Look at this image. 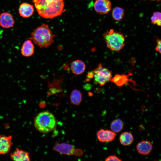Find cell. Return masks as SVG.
Segmentation results:
<instances>
[{"label":"cell","mask_w":161,"mask_h":161,"mask_svg":"<svg viewBox=\"0 0 161 161\" xmlns=\"http://www.w3.org/2000/svg\"><path fill=\"white\" fill-rule=\"evenodd\" d=\"M32 2L38 14L43 18H54L61 15L64 11V0H32Z\"/></svg>","instance_id":"cell-1"},{"label":"cell","mask_w":161,"mask_h":161,"mask_svg":"<svg viewBox=\"0 0 161 161\" xmlns=\"http://www.w3.org/2000/svg\"><path fill=\"white\" fill-rule=\"evenodd\" d=\"M55 36L48 25L43 24L33 31L29 39L40 48H47L54 43Z\"/></svg>","instance_id":"cell-2"},{"label":"cell","mask_w":161,"mask_h":161,"mask_svg":"<svg viewBox=\"0 0 161 161\" xmlns=\"http://www.w3.org/2000/svg\"><path fill=\"white\" fill-rule=\"evenodd\" d=\"M57 121L54 115L47 111L38 113L35 118L34 125L39 132L47 133L52 131L56 127Z\"/></svg>","instance_id":"cell-3"},{"label":"cell","mask_w":161,"mask_h":161,"mask_svg":"<svg viewBox=\"0 0 161 161\" xmlns=\"http://www.w3.org/2000/svg\"><path fill=\"white\" fill-rule=\"evenodd\" d=\"M107 47L110 50L119 52L125 45V38L121 32L111 29L103 35Z\"/></svg>","instance_id":"cell-4"},{"label":"cell","mask_w":161,"mask_h":161,"mask_svg":"<svg viewBox=\"0 0 161 161\" xmlns=\"http://www.w3.org/2000/svg\"><path fill=\"white\" fill-rule=\"evenodd\" d=\"M92 72L94 82L100 86L104 85L112 78V71L103 67L101 63H100Z\"/></svg>","instance_id":"cell-5"},{"label":"cell","mask_w":161,"mask_h":161,"mask_svg":"<svg viewBox=\"0 0 161 161\" xmlns=\"http://www.w3.org/2000/svg\"><path fill=\"white\" fill-rule=\"evenodd\" d=\"M53 149L61 154L66 155L80 157L83 154L82 150L76 148L73 145L65 143H56Z\"/></svg>","instance_id":"cell-6"},{"label":"cell","mask_w":161,"mask_h":161,"mask_svg":"<svg viewBox=\"0 0 161 161\" xmlns=\"http://www.w3.org/2000/svg\"><path fill=\"white\" fill-rule=\"evenodd\" d=\"M95 11L101 14H106L111 10L112 4L109 0H96L94 3Z\"/></svg>","instance_id":"cell-7"},{"label":"cell","mask_w":161,"mask_h":161,"mask_svg":"<svg viewBox=\"0 0 161 161\" xmlns=\"http://www.w3.org/2000/svg\"><path fill=\"white\" fill-rule=\"evenodd\" d=\"M96 136L99 141L102 143H108L114 139L116 134L111 130L101 129L97 131Z\"/></svg>","instance_id":"cell-8"},{"label":"cell","mask_w":161,"mask_h":161,"mask_svg":"<svg viewBox=\"0 0 161 161\" xmlns=\"http://www.w3.org/2000/svg\"><path fill=\"white\" fill-rule=\"evenodd\" d=\"M12 144L11 136L0 135V155L8 153Z\"/></svg>","instance_id":"cell-9"},{"label":"cell","mask_w":161,"mask_h":161,"mask_svg":"<svg viewBox=\"0 0 161 161\" xmlns=\"http://www.w3.org/2000/svg\"><path fill=\"white\" fill-rule=\"evenodd\" d=\"M152 144L148 140H142L138 143L136 146L138 153L142 155L149 154L152 150Z\"/></svg>","instance_id":"cell-10"},{"label":"cell","mask_w":161,"mask_h":161,"mask_svg":"<svg viewBox=\"0 0 161 161\" xmlns=\"http://www.w3.org/2000/svg\"><path fill=\"white\" fill-rule=\"evenodd\" d=\"M15 20L12 14L8 12H3L0 14V25L2 27L9 28L13 27Z\"/></svg>","instance_id":"cell-11"},{"label":"cell","mask_w":161,"mask_h":161,"mask_svg":"<svg viewBox=\"0 0 161 161\" xmlns=\"http://www.w3.org/2000/svg\"><path fill=\"white\" fill-rule=\"evenodd\" d=\"M33 42L29 39L23 43L21 49L22 55L25 57L32 56L34 53L35 47Z\"/></svg>","instance_id":"cell-12"},{"label":"cell","mask_w":161,"mask_h":161,"mask_svg":"<svg viewBox=\"0 0 161 161\" xmlns=\"http://www.w3.org/2000/svg\"><path fill=\"white\" fill-rule=\"evenodd\" d=\"M19 13L21 16L27 18L33 15L34 9L32 5L29 3L24 2L20 5L18 9Z\"/></svg>","instance_id":"cell-13"},{"label":"cell","mask_w":161,"mask_h":161,"mask_svg":"<svg viewBox=\"0 0 161 161\" xmlns=\"http://www.w3.org/2000/svg\"><path fill=\"white\" fill-rule=\"evenodd\" d=\"M11 159L14 161H30V158L29 153L25 151L16 148L15 150L10 155Z\"/></svg>","instance_id":"cell-14"},{"label":"cell","mask_w":161,"mask_h":161,"mask_svg":"<svg viewBox=\"0 0 161 161\" xmlns=\"http://www.w3.org/2000/svg\"><path fill=\"white\" fill-rule=\"evenodd\" d=\"M70 68L73 74L76 75H80L85 71L86 69V65L85 63L82 60L77 59L72 62Z\"/></svg>","instance_id":"cell-15"},{"label":"cell","mask_w":161,"mask_h":161,"mask_svg":"<svg viewBox=\"0 0 161 161\" xmlns=\"http://www.w3.org/2000/svg\"><path fill=\"white\" fill-rule=\"evenodd\" d=\"M134 140V136L131 132L125 131L122 133L119 137L120 144L124 146H129L131 145Z\"/></svg>","instance_id":"cell-16"},{"label":"cell","mask_w":161,"mask_h":161,"mask_svg":"<svg viewBox=\"0 0 161 161\" xmlns=\"http://www.w3.org/2000/svg\"><path fill=\"white\" fill-rule=\"evenodd\" d=\"M128 75H117L112 78L111 81L119 86L125 84L129 80Z\"/></svg>","instance_id":"cell-17"},{"label":"cell","mask_w":161,"mask_h":161,"mask_svg":"<svg viewBox=\"0 0 161 161\" xmlns=\"http://www.w3.org/2000/svg\"><path fill=\"white\" fill-rule=\"evenodd\" d=\"M82 95L81 92L78 90L75 89L71 92L70 98L71 103L75 105H78L82 100Z\"/></svg>","instance_id":"cell-18"},{"label":"cell","mask_w":161,"mask_h":161,"mask_svg":"<svg viewBox=\"0 0 161 161\" xmlns=\"http://www.w3.org/2000/svg\"><path fill=\"white\" fill-rule=\"evenodd\" d=\"M124 124L122 120L120 118L116 119L113 120L110 125L111 130L115 133L120 132L123 129Z\"/></svg>","instance_id":"cell-19"},{"label":"cell","mask_w":161,"mask_h":161,"mask_svg":"<svg viewBox=\"0 0 161 161\" xmlns=\"http://www.w3.org/2000/svg\"><path fill=\"white\" fill-rule=\"evenodd\" d=\"M124 15V9L119 7H115L112 11V16L113 18L117 21H120L122 19Z\"/></svg>","instance_id":"cell-20"},{"label":"cell","mask_w":161,"mask_h":161,"mask_svg":"<svg viewBox=\"0 0 161 161\" xmlns=\"http://www.w3.org/2000/svg\"><path fill=\"white\" fill-rule=\"evenodd\" d=\"M151 23L155 25L160 26L161 25V13L159 12H154L151 18Z\"/></svg>","instance_id":"cell-21"},{"label":"cell","mask_w":161,"mask_h":161,"mask_svg":"<svg viewBox=\"0 0 161 161\" xmlns=\"http://www.w3.org/2000/svg\"><path fill=\"white\" fill-rule=\"evenodd\" d=\"M105 161H121L122 160L116 155H110L105 159Z\"/></svg>","instance_id":"cell-22"},{"label":"cell","mask_w":161,"mask_h":161,"mask_svg":"<svg viewBox=\"0 0 161 161\" xmlns=\"http://www.w3.org/2000/svg\"><path fill=\"white\" fill-rule=\"evenodd\" d=\"M157 45L155 48L156 51L158 52L160 54L161 53V41L160 39H158L157 41Z\"/></svg>","instance_id":"cell-23"},{"label":"cell","mask_w":161,"mask_h":161,"mask_svg":"<svg viewBox=\"0 0 161 161\" xmlns=\"http://www.w3.org/2000/svg\"><path fill=\"white\" fill-rule=\"evenodd\" d=\"M87 77L89 79L92 78L93 77V72H91L88 73Z\"/></svg>","instance_id":"cell-24"},{"label":"cell","mask_w":161,"mask_h":161,"mask_svg":"<svg viewBox=\"0 0 161 161\" xmlns=\"http://www.w3.org/2000/svg\"><path fill=\"white\" fill-rule=\"evenodd\" d=\"M155 0V1H160V0Z\"/></svg>","instance_id":"cell-25"}]
</instances>
